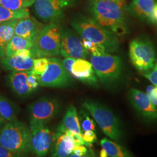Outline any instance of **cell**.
<instances>
[{
  "instance_id": "ab89813d",
  "label": "cell",
  "mask_w": 157,
  "mask_h": 157,
  "mask_svg": "<svg viewBox=\"0 0 157 157\" xmlns=\"http://www.w3.org/2000/svg\"><path fill=\"white\" fill-rule=\"evenodd\" d=\"M154 93L155 94V95L157 97V86H155V87H154Z\"/></svg>"
},
{
  "instance_id": "ac0fdd59",
  "label": "cell",
  "mask_w": 157,
  "mask_h": 157,
  "mask_svg": "<svg viewBox=\"0 0 157 157\" xmlns=\"http://www.w3.org/2000/svg\"><path fill=\"white\" fill-rule=\"evenodd\" d=\"M33 57L23 58L17 55L6 56L0 60L2 67L6 71L25 72L32 69L33 67Z\"/></svg>"
},
{
  "instance_id": "74e56055",
  "label": "cell",
  "mask_w": 157,
  "mask_h": 157,
  "mask_svg": "<svg viewBox=\"0 0 157 157\" xmlns=\"http://www.w3.org/2000/svg\"><path fill=\"white\" fill-rule=\"evenodd\" d=\"M100 156L101 157H108V154H107V152L105 151L103 148H102L100 152Z\"/></svg>"
},
{
  "instance_id": "6da1fadb",
  "label": "cell",
  "mask_w": 157,
  "mask_h": 157,
  "mask_svg": "<svg viewBox=\"0 0 157 157\" xmlns=\"http://www.w3.org/2000/svg\"><path fill=\"white\" fill-rule=\"evenodd\" d=\"M123 0H94L91 4L93 19L118 36L128 33Z\"/></svg>"
},
{
  "instance_id": "f546056e",
  "label": "cell",
  "mask_w": 157,
  "mask_h": 157,
  "mask_svg": "<svg viewBox=\"0 0 157 157\" xmlns=\"http://www.w3.org/2000/svg\"><path fill=\"white\" fill-rule=\"evenodd\" d=\"M28 83L30 87L34 91L36 90L39 86V76L34 73L32 69L28 71Z\"/></svg>"
},
{
  "instance_id": "44dd1931",
  "label": "cell",
  "mask_w": 157,
  "mask_h": 157,
  "mask_svg": "<svg viewBox=\"0 0 157 157\" xmlns=\"http://www.w3.org/2000/svg\"><path fill=\"white\" fill-rule=\"evenodd\" d=\"M18 19L0 23V60L6 57V47L14 35V30Z\"/></svg>"
},
{
  "instance_id": "4dcf8cb0",
  "label": "cell",
  "mask_w": 157,
  "mask_h": 157,
  "mask_svg": "<svg viewBox=\"0 0 157 157\" xmlns=\"http://www.w3.org/2000/svg\"><path fill=\"white\" fill-rule=\"evenodd\" d=\"M143 76L149 80V81L155 86H157V61L155 66L148 72L144 73Z\"/></svg>"
},
{
  "instance_id": "cb8c5ba5",
  "label": "cell",
  "mask_w": 157,
  "mask_h": 157,
  "mask_svg": "<svg viewBox=\"0 0 157 157\" xmlns=\"http://www.w3.org/2000/svg\"><path fill=\"white\" fill-rule=\"evenodd\" d=\"M100 144L102 148L107 152L108 157H131L130 153L126 149L107 138L102 139L100 141Z\"/></svg>"
},
{
  "instance_id": "3957f363",
  "label": "cell",
  "mask_w": 157,
  "mask_h": 157,
  "mask_svg": "<svg viewBox=\"0 0 157 157\" xmlns=\"http://www.w3.org/2000/svg\"><path fill=\"white\" fill-rule=\"evenodd\" d=\"M0 145L23 155L31 151V134L26 124L14 119L0 130Z\"/></svg>"
},
{
  "instance_id": "ba28073f",
  "label": "cell",
  "mask_w": 157,
  "mask_h": 157,
  "mask_svg": "<svg viewBox=\"0 0 157 157\" xmlns=\"http://www.w3.org/2000/svg\"><path fill=\"white\" fill-rule=\"evenodd\" d=\"M46 124L34 119L30 121L31 151L38 157H45L57 138L56 133L52 131Z\"/></svg>"
},
{
  "instance_id": "83f0119b",
  "label": "cell",
  "mask_w": 157,
  "mask_h": 157,
  "mask_svg": "<svg viewBox=\"0 0 157 157\" xmlns=\"http://www.w3.org/2000/svg\"><path fill=\"white\" fill-rule=\"evenodd\" d=\"M49 63V58L41 57L34 59L32 71L39 76L42 75L47 70Z\"/></svg>"
},
{
  "instance_id": "7402d4cb",
  "label": "cell",
  "mask_w": 157,
  "mask_h": 157,
  "mask_svg": "<svg viewBox=\"0 0 157 157\" xmlns=\"http://www.w3.org/2000/svg\"><path fill=\"white\" fill-rule=\"evenodd\" d=\"M19 111V108L14 102L0 94V116L2 118L7 121L16 119Z\"/></svg>"
},
{
  "instance_id": "836d02e7",
  "label": "cell",
  "mask_w": 157,
  "mask_h": 157,
  "mask_svg": "<svg viewBox=\"0 0 157 157\" xmlns=\"http://www.w3.org/2000/svg\"><path fill=\"white\" fill-rule=\"evenodd\" d=\"M22 156V155L14 153L6 148V147L0 145V157H18Z\"/></svg>"
},
{
  "instance_id": "4fadbf2b",
  "label": "cell",
  "mask_w": 157,
  "mask_h": 157,
  "mask_svg": "<svg viewBox=\"0 0 157 157\" xmlns=\"http://www.w3.org/2000/svg\"><path fill=\"white\" fill-rule=\"evenodd\" d=\"M61 45L59 53L63 57L85 59L89 51L84 48L82 40L68 28H61Z\"/></svg>"
},
{
  "instance_id": "7a4b0ae2",
  "label": "cell",
  "mask_w": 157,
  "mask_h": 157,
  "mask_svg": "<svg viewBox=\"0 0 157 157\" xmlns=\"http://www.w3.org/2000/svg\"><path fill=\"white\" fill-rule=\"evenodd\" d=\"M71 25L82 39L102 45L107 53H115L119 50V41L117 36L93 18L78 15L72 20Z\"/></svg>"
},
{
  "instance_id": "d4e9b609",
  "label": "cell",
  "mask_w": 157,
  "mask_h": 157,
  "mask_svg": "<svg viewBox=\"0 0 157 157\" xmlns=\"http://www.w3.org/2000/svg\"><path fill=\"white\" fill-rule=\"evenodd\" d=\"M29 17V12L27 9L15 11L0 5V23Z\"/></svg>"
},
{
  "instance_id": "9a60e30c",
  "label": "cell",
  "mask_w": 157,
  "mask_h": 157,
  "mask_svg": "<svg viewBox=\"0 0 157 157\" xmlns=\"http://www.w3.org/2000/svg\"><path fill=\"white\" fill-rule=\"evenodd\" d=\"M43 26L33 17H23L18 19L15 28L14 34L34 43Z\"/></svg>"
},
{
  "instance_id": "52a82bcc",
  "label": "cell",
  "mask_w": 157,
  "mask_h": 157,
  "mask_svg": "<svg viewBox=\"0 0 157 157\" xmlns=\"http://www.w3.org/2000/svg\"><path fill=\"white\" fill-rule=\"evenodd\" d=\"M129 56L135 68L140 72L150 71L156 63V51L151 41L137 38L129 44Z\"/></svg>"
},
{
  "instance_id": "8d00e7d4",
  "label": "cell",
  "mask_w": 157,
  "mask_h": 157,
  "mask_svg": "<svg viewBox=\"0 0 157 157\" xmlns=\"http://www.w3.org/2000/svg\"><path fill=\"white\" fill-rule=\"evenodd\" d=\"M157 21V1L155 2L154 9L151 15V23L153 24H155Z\"/></svg>"
},
{
  "instance_id": "f1b7e54d",
  "label": "cell",
  "mask_w": 157,
  "mask_h": 157,
  "mask_svg": "<svg viewBox=\"0 0 157 157\" xmlns=\"http://www.w3.org/2000/svg\"><path fill=\"white\" fill-rule=\"evenodd\" d=\"M82 115L80 117L82 124L81 126L82 128V130L84 131H88V130H95V124L94 123V121L93 119L85 113V112H81Z\"/></svg>"
},
{
  "instance_id": "1f68e13d",
  "label": "cell",
  "mask_w": 157,
  "mask_h": 157,
  "mask_svg": "<svg viewBox=\"0 0 157 157\" xmlns=\"http://www.w3.org/2000/svg\"><path fill=\"white\" fill-rule=\"evenodd\" d=\"M87 154V149L84 145H75L73 152L69 157H86Z\"/></svg>"
},
{
  "instance_id": "484cf974",
  "label": "cell",
  "mask_w": 157,
  "mask_h": 157,
  "mask_svg": "<svg viewBox=\"0 0 157 157\" xmlns=\"http://www.w3.org/2000/svg\"><path fill=\"white\" fill-rule=\"evenodd\" d=\"M36 0H0V5L11 10H21L32 6Z\"/></svg>"
},
{
  "instance_id": "d6a6232c",
  "label": "cell",
  "mask_w": 157,
  "mask_h": 157,
  "mask_svg": "<svg viewBox=\"0 0 157 157\" xmlns=\"http://www.w3.org/2000/svg\"><path fill=\"white\" fill-rule=\"evenodd\" d=\"M82 136L83 139L90 146L97 140V136L93 130L84 131L82 133Z\"/></svg>"
},
{
  "instance_id": "7c38bea8",
  "label": "cell",
  "mask_w": 157,
  "mask_h": 157,
  "mask_svg": "<svg viewBox=\"0 0 157 157\" xmlns=\"http://www.w3.org/2000/svg\"><path fill=\"white\" fill-rule=\"evenodd\" d=\"M61 105L56 99L43 97L28 107L30 119L48 123L59 113Z\"/></svg>"
},
{
  "instance_id": "5b68a950",
  "label": "cell",
  "mask_w": 157,
  "mask_h": 157,
  "mask_svg": "<svg viewBox=\"0 0 157 157\" xmlns=\"http://www.w3.org/2000/svg\"><path fill=\"white\" fill-rule=\"evenodd\" d=\"M90 61L101 84L111 87L120 81L123 72L122 61L119 56L105 52L100 56H93Z\"/></svg>"
},
{
  "instance_id": "277c9868",
  "label": "cell",
  "mask_w": 157,
  "mask_h": 157,
  "mask_svg": "<svg viewBox=\"0 0 157 157\" xmlns=\"http://www.w3.org/2000/svg\"><path fill=\"white\" fill-rule=\"evenodd\" d=\"M82 105L90 113L105 135L115 141L121 139L122 132L119 121L109 108L91 100L83 101Z\"/></svg>"
},
{
  "instance_id": "8992f818",
  "label": "cell",
  "mask_w": 157,
  "mask_h": 157,
  "mask_svg": "<svg viewBox=\"0 0 157 157\" xmlns=\"http://www.w3.org/2000/svg\"><path fill=\"white\" fill-rule=\"evenodd\" d=\"M61 28L54 23L43 26L30 49L32 57H54L59 54Z\"/></svg>"
},
{
  "instance_id": "2e32d148",
  "label": "cell",
  "mask_w": 157,
  "mask_h": 157,
  "mask_svg": "<svg viewBox=\"0 0 157 157\" xmlns=\"http://www.w3.org/2000/svg\"><path fill=\"white\" fill-rule=\"evenodd\" d=\"M56 140L51 148V156L69 157L75 146L72 134L67 130H64L61 133L56 132Z\"/></svg>"
},
{
  "instance_id": "d6986e66",
  "label": "cell",
  "mask_w": 157,
  "mask_h": 157,
  "mask_svg": "<svg viewBox=\"0 0 157 157\" xmlns=\"http://www.w3.org/2000/svg\"><path fill=\"white\" fill-rule=\"evenodd\" d=\"M154 0H133L127 8L133 16L151 23Z\"/></svg>"
},
{
  "instance_id": "4316f807",
  "label": "cell",
  "mask_w": 157,
  "mask_h": 157,
  "mask_svg": "<svg viewBox=\"0 0 157 157\" xmlns=\"http://www.w3.org/2000/svg\"><path fill=\"white\" fill-rule=\"evenodd\" d=\"M82 44L86 49L90 51L94 56H100L106 52L105 48L102 45L94 43L90 40L82 39Z\"/></svg>"
},
{
  "instance_id": "5bb4252c",
  "label": "cell",
  "mask_w": 157,
  "mask_h": 157,
  "mask_svg": "<svg viewBox=\"0 0 157 157\" xmlns=\"http://www.w3.org/2000/svg\"><path fill=\"white\" fill-rule=\"evenodd\" d=\"M71 75L79 81L92 86L98 85V78L95 75L91 63L83 58H77L73 63Z\"/></svg>"
},
{
  "instance_id": "e575fe53",
  "label": "cell",
  "mask_w": 157,
  "mask_h": 157,
  "mask_svg": "<svg viewBox=\"0 0 157 157\" xmlns=\"http://www.w3.org/2000/svg\"><path fill=\"white\" fill-rule=\"evenodd\" d=\"M76 59L77 58H75L72 57H65V58L63 59V61H62L63 67L71 75V70H72V65Z\"/></svg>"
},
{
  "instance_id": "d590c367",
  "label": "cell",
  "mask_w": 157,
  "mask_h": 157,
  "mask_svg": "<svg viewBox=\"0 0 157 157\" xmlns=\"http://www.w3.org/2000/svg\"><path fill=\"white\" fill-rule=\"evenodd\" d=\"M15 55L22 56L23 58H25L32 57V54L30 49H24V50L19 51Z\"/></svg>"
},
{
  "instance_id": "9c48e42d",
  "label": "cell",
  "mask_w": 157,
  "mask_h": 157,
  "mask_svg": "<svg viewBox=\"0 0 157 157\" xmlns=\"http://www.w3.org/2000/svg\"><path fill=\"white\" fill-rule=\"evenodd\" d=\"M72 76L63 65L62 61L57 58H49L45 72L39 76L40 86L52 88H63L72 83Z\"/></svg>"
},
{
  "instance_id": "e0dca14e",
  "label": "cell",
  "mask_w": 157,
  "mask_h": 157,
  "mask_svg": "<svg viewBox=\"0 0 157 157\" xmlns=\"http://www.w3.org/2000/svg\"><path fill=\"white\" fill-rule=\"evenodd\" d=\"M28 72H11L8 77V83L11 90L21 97H26L34 91L28 83Z\"/></svg>"
},
{
  "instance_id": "603a6c76",
  "label": "cell",
  "mask_w": 157,
  "mask_h": 157,
  "mask_svg": "<svg viewBox=\"0 0 157 157\" xmlns=\"http://www.w3.org/2000/svg\"><path fill=\"white\" fill-rule=\"evenodd\" d=\"M33 45V41L14 34L6 47V56H12L24 49H31Z\"/></svg>"
},
{
  "instance_id": "8fae6325",
  "label": "cell",
  "mask_w": 157,
  "mask_h": 157,
  "mask_svg": "<svg viewBox=\"0 0 157 157\" xmlns=\"http://www.w3.org/2000/svg\"><path fill=\"white\" fill-rule=\"evenodd\" d=\"M128 99L136 112L144 121L150 123L157 122V107L146 93L132 88L128 93Z\"/></svg>"
},
{
  "instance_id": "30bf717a",
  "label": "cell",
  "mask_w": 157,
  "mask_h": 157,
  "mask_svg": "<svg viewBox=\"0 0 157 157\" xmlns=\"http://www.w3.org/2000/svg\"><path fill=\"white\" fill-rule=\"evenodd\" d=\"M73 2V0H36L34 10L43 21L54 22L62 17L63 10Z\"/></svg>"
},
{
  "instance_id": "ffe728a7",
  "label": "cell",
  "mask_w": 157,
  "mask_h": 157,
  "mask_svg": "<svg viewBox=\"0 0 157 157\" xmlns=\"http://www.w3.org/2000/svg\"><path fill=\"white\" fill-rule=\"evenodd\" d=\"M64 130H67L74 135L82 136L78 114L76 107L72 105L68 108L57 132L61 133Z\"/></svg>"
},
{
  "instance_id": "f35d334b",
  "label": "cell",
  "mask_w": 157,
  "mask_h": 157,
  "mask_svg": "<svg viewBox=\"0 0 157 157\" xmlns=\"http://www.w3.org/2000/svg\"><path fill=\"white\" fill-rule=\"evenodd\" d=\"M3 122H4V119L0 116V128L1 127L2 124H3Z\"/></svg>"
},
{
  "instance_id": "60d3db41",
  "label": "cell",
  "mask_w": 157,
  "mask_h": 157,
  "mask_svg": "<svg viewBox=\"0 0 157 157\" xmlns=\"http://www.w3.org/2000/svg\"><path fill=\"white\" fill-rule=\"evenodd\" d=\"M155 24H156V25H157V22H156V23H155Z\"/></svg>"
}]
</instances>
